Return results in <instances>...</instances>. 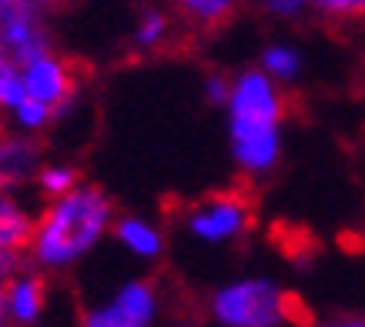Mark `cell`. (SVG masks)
Wrapping results in <instances>:
<instances>
[{
	"mask_svg": "<svg viewBox=\"0 0 365 327\" xmlns=\"http://www.w3.org/2000/svg\"><path fill=\"white\" fill-rule=\"evenodd\" d=\"M268 14H275L282 21H295L305 11H312V0H265Z\"/></svg>",
	"mask_w": 365,
	"mask_h": 327,
	"instance_id": "44dd1931",
	"label": "cell"
},
{
	"mask_svg": "<svg viewBox=\"0 0 365 327\" xmlns=\"http://www.w3.org/2000/svg\"><path fill=\"white\" fill-rule=\"evenodd\" d=\"M208 321L218 327H282L295 321V301L272 277H235L208 297Z\"/></svg>",
	"mask_w": 365,
	"mask_h": 327,
	"instance_id": "3957f363",
	"label": "cell"
},
{
	"mask_svg": "<svg viewBox=\"0 0 365 327\" xmlns=\"http://www.w3.org/2000/svg\"><path fill=\"white\" fill-rule=\"evenodd\" d=\"M4 311L7 324L14 327H34L47 311V281L44 271L37 267H21L11 281L4 284Z\"/></svg>",
	"mask_w": 365,
	"mask_h": 327,
	"instance_id": "9c48e42d",
	"label": "cell"
},
{
	"mask_svg": "<svg viewBox=\"0 0 365 327\" xmlns=\"http://www.w3.org/2000/svg\"><path fill=\"white\" fill-rule=\"evenodd\" d=\"M228 87H232V77H225V74H208V77H205V84H201L205 100H208V104H215V107H222V104H225Z\"/></svg>",
	"mask_w": 365,
	"mask_h": 327,
	"instance_id": "ffe728a7",
	"label": "cell"
},
{
	"mask_svg": "<svg viewBox=\"0 0 365 327\" xmlns=\"http://www.w3.org/2000/svg\"><path fill=\"white\" fill-rule=\"evenodd\" d=\"M0 127H7V114L4 110H0Z\"/></svg>",
	"mask_w": 365,
	"mask_h": 327,
	"instance_id": "603a6c76",
	"label": "cell"
},
{
	"mask_svg": "<svg viewBox=\"0 0 365 327\" xmlns=\"http://www.w3.org/2000/svg\"><path fill=\"white\" fill-rule=\"evenodd\" d=\"M258 67H262L272 80H278L282 87H292V84H299L302 74H305V54H302V47H295L292 41H272V44H265L262 57H258Z\"/></svg>",
	"mask_w": 365,
	"mask_h": 327,
	"instance_id": "4fadbf2b",
	"label": "cell"
},
{
	"mask_svg": "<svg viewBox=\"0 0 365 327\" xmlns=\"http://www.w3.org/2000/svg\"><path fill=\"white\" fill-rule=\"evenodd\" d=\"M222 110L232 164L245 177H268L285 151V87L262 67H248L232 77Z\"/></svg>",
	"mask_w": 365,
	"mask_h": 327,
	"instance_id": "6da1fadb",
	"label": "cell"
},
{
	"mask_svg": "<svg viewBox=\"0 0 365 327\" xmlns=\"http://www.w3.org/2000/svg\"><path fill=\"white\" fill-rule=\"evenodd\" d=\"M41 161H44L41 137L21 134L14 127H0V191L31 187Z\"/></svg>",
	"mask_w": 365,
	"mask_h": 327,
	"instance_id": "ba28073f",
	"label": "cell"
},
{
	"mask_svg": "<svg viewBox=\"0 0 365 327\" xmlns=\"http://www.w3.org/2000/svg\"><path fill=\"white\" fill-rule=\"evenodd\" d=\"M47 11L51 7H44L41 0H0V57L24 64L51 50L54 31Z\"/></svg>",
	"mask_w": 365,
	"mask_h": 327,
	"instance_id": "5b68a950",
	"label": "cell"
},
{
	"mask_svg": "<svg viewBox=\"0 0 365 327\" xmlns=\"http://www.w3.org/2000/svg\"><path fill=\"white\" fill-rule=\"evenodd\" d=\"M312 11L329 21H365V0H312Z\"/></svg>",
	"mask_w": 365,
	"mask_h": 327,
	"instance_id": "ac0fdd59",
	"label": "cell"
},
{
	"mask_svg": "<svg viewBox=\"0 0 365 327\" xmlns=\"http://www.w3.org/2000/svg\"><path fill=\"white\" fill-rule=\"evenodd\" d=\"M118 208L98 184H78L67 194L44 200L34 218V234L27 244V257L37 271L61 274L78 267L88 254H94L104 237H111Z\"/></svg>",
	"mask_w": 365,
	"mask_h": 327,
	"instance_id": "7a4b0ae2",
	"label": "cell"
},
{
	"mask_svg": "<svg viewBox=\"0 0 365 327\" xmlns=\"http://www.w3.org/2000/svg\"><path fill=\"white\" fill-rule=\"evenodd\" d=\"M111 237L121 244L124 254H131L134 261H161L168 251L165 230L158 227L151 218H141V214H121V218H114Z\"/></svg>",
	"mask_w": 365,
	"mask_h": 327,
	"instance_id": "30bf717a",
	"label": "cell"
},
{
	"mask_svg": "<svg viewBox=\"0 0 365 327\" xmlns=\"http://www.w3.org/2000/svg\"><path fill=\"white\" fill-rule=\"evenodd\" d=\"M161 317V291L148 277H128L114 287L108 301H98L84 311L88 327H151Z\"/></svg>",
	"mask_w": 365,
	"mask_h": 327,
	"instance_id": "8992f818",
	"label": "cell"
},
{
	"mask_svg": "<svg viewBox=\"0 0 365 327\" xmlns=\"http://www.w3.org/2000/svg\"><path fill=\"white\" fill-rule=\"evenodd\" d=\"M24 267V254L17 251H0V327L7 324V311H4V284Z\"/></svg>",
	"mask_w": 365,
	"mask_h": 327,
	"instance_id": "d6986e66",
	"label": "cell"
},
{
	"mask_svg": "<svg viewBox=\"0 0 365 327\" xmlns=\"http://www.w3.org/2000/svg\"><path fill=\"white\" fill-rule=\"evenodd\" d=\"M7 124H11L14 131L31 134V137H41L44 131L54 127L57 117H54V110L47 107V104H41V100H34V97H24L21 104L7 114Z\"/></svg>",
	"mask_w": 365,
	"mask_h": 327,
	"instance_id": "2e32d148",
	"label": "cell"
},
{
	"mask_svg": "<svg viewBox=\"0 0 365 327\" xmlns=\"http://www.w3.org/2000/svg\"><path fill=\"white\" fill-rule=\"evenodd\" d=\"M78 184H81V171L71 161H47V157L41 161V167H37V174H34V181H31V187L37 191L41 200L61 197Z\"/></svg>",
	"mask_w": 365,
	"mask_h": 327,
	"instance_id": "5bb4252c",
	"label": "cell"
},
{
	"mask_svg": "<svg viewBox=\"0 0 365 327\" xmlns=\"http://www.w3.org/2000/svg\"><path fill=\"white\" fill-rule=\"evenodd\" d=\"M34 208L21 197V191H0V251L24 254L34 234Z\"/></svg>",
	"mask_w": 365,
	"mask_h": 327,
	"instance_id": "8fae6325",
	"label": "cell"
},
{
	"mask_svg": "<svg viewBox=\"0 0 365 327\" xmlns=\"http://www.w3.org/2000/svg\"><path fill=\"white\" fill-rule=\"evenodd\" d=\"M175 37V14L165 11L161 4H148L131 27V47L138 54H158L165 50Z\"/></svg>",
	"mask_w": 365,
	"mask_h": 327,
	"instance_id": "7c38bea8",
	"label": "cell"
},
{
	"mask_svg": "<svg viewBox=\"0 0 365 327\" xmlns=\"http://www.w3.org/2000/svg\"><path fill=\"white\" fill-rule=\"evenodd\" d=\"M27 97V87H24V67L11 57H0V110L11 114L21 100Z\"/></svg>",
	"mask_w": 365,
	"mask_h": 327,
	"instance_id": "e0dca14e",
	"label": "cell"
},
{
	"mask_svg": "<svg viewBox=\"0 0 365 327\" xmlns=\"http://www.w3.org/2000/svg\"><path fill=\"white\" fill-rule=\"evenodd\" d=\"M44 7H57V4H64V0H41Z\"/></svg>",
	"mask_w": 365,
	"mask_h": 327,
	"instance_id": "7402d4cb",
	"label": "cell"
},
{
	"mask_svg": "<svg viewBox=\"0 0 365 327\" xmlns=\"http://www.w3.org/2000/svg\"><path fill=\"white\" fill-rule=\"evenodd\" d=\"M175 7L188 23L211 31V27H222L232 21L238 0H175Z\"/></svg>",
	"mask_w": 365,
	"mask_h": 327,
	"instance_id": "9a60e30c",
	"label": "cell"
},
{
	"mask_svg": "<svg viewBox=\"0 0 365 327\" xmlns=\"http://www.w3.org/2000/svg\"><path fill=\"white\" fill-rule=\"evenodd\" d=\"M21 67H24V87H27V97L47 104V107L54 110L57 124H61L67 114H74L81 80H78L74 64H71L64 54H57L54 47H51V50H44V54L24 60Z\"/></svg>",
	"mask_w": 365,
	"mask_h": 327,
	"instance_id": "52a82bcc",
	"label": "cell"
},
{
	"mask_svg": "<svg viewBox=\"0 0 365 327\" xmlns=\"http://www.w3.org/2000/svg\"><path fill=\"white\" fill-rule=\"evenodd\" d=\"M181 224L188 230V237L205 247H228L245 240V234L252 230V204L232 191L208 194L185 210Z\"/></svg>",
	"mask_w": 365,
	"mask_h": 327,
	"instance_id": "277c9868",
	"label": "cell"
}]
</instances>
